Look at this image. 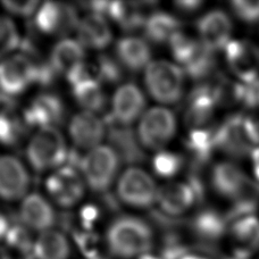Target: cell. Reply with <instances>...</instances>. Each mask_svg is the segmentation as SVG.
Returning <instances> with one entry per match:
<instances>
[{
  "label": "cell",
  "instance_id": "1",
  "mask_svg": "<svg viewBox=\"0 0 259 259\" xmlns=\"http://www.w3.org/2000/svg\"><path fill=\"white\" fill-rule=\"evenodd\" d=\"M105 242L113 258L138 259L151 252L155 246V232L147 221L124 215L110 223Z\"/></svg>",
  "mask_w": 259,
  "mask_h": 259
},
{
  "label": "cell",
  "instance_id": "2",
  "mask_svg": "<svg viewBox=\"0 0 259 259\" xmlns=\"http://www.w3.org/2000/svg\"><path fill=\"white\" fill-rule=\"evenodd\" d=\"M259 147V122L248 115H233L217 127L216 149L242 158Z\"/></svg>",
  "mask_w": 259,
  "mask_h": 259
},
{
  "label": "cell",
  "instance_id": "3",
  "mask_svg": "<svg viewBox=\"0 0 259 259\" xmlns=\"http://www.w3.org/2000/svg\"><path fill=\"white\" fill-rule=\"evenodd\" d=\"M69 151L65 138L57 127H45L36 131L26 146L25 155L35 172L57 169L66 164Z\"/></svg>",
  "mask_w": 259,
  "mask_h": 259
},
{
  "label": "cell",
  "instance_id": "4",
  "mask_svg": "<svg viewBox=\"0 0 259 259\" xmlns=\"http://www.w3.org/2000/svg\"><path fill=\"white\" fill-rule=\"evenodd\" d=\"M186 73L178 64L164 59L152 61L145 69V85L152 99L173 105L182 99Z\"/></svg>",
  "mask_w": 259,
  "mask_h": 259
},
{
  "label": "cell",
  "instance_id": "5",
  "mask_svg": "<svg viewBox=\"0 0 259 259\" xmlns=\"http://www.w3.org/2000/svg\"><path fill=\"white\" fill-rule=\"evenodd\" d=\"M121 159L110 146L101 145L82 157L80 170L83 180L92 191L104 193L109 190L117 177Z\"/></svg>",
  "mask_w": 259,
  "mask_h": 259
},
{
  "label": "cell",
  "instance_id": "6",
  "mask_svg": "<svg viewBox=\"0 0 259 259\" xmlns=\"http://www.w3.org/2000/svg\"><path fill=\"white\" fill-rule=\"evenodd\" d=\"M177 133V118L172 110L156 106L142 115L137 136L142 148L149 150H164Z\"/></svg>",
  "mask_w": 259,
  "mask_h": 259
},
{
  "label": "cell",
  "instance_id": "7",
  "mask_svg": "<svg viewBox=\"0 0 259 259\" xmlns=\"http://www.w3.org/2000/svg\"><path fill=\"white\" fill-rule=\"evenodd\" d=\"M157 191L155 180L145 169L131 166L117 180L116 193L119 200L125 205L148 209L156 203Z\"/></svg>",
  "mask_w": 259,
  "mask_h": 259
},
{
  "label": "cell",
  "instance_id": "8",
  "mask_svg": "<svg viewBox=\"0 0 259 259\" xmlns=\"http://www.w3.org/2000/svg\"><path fill=\"white\" fill-rule=\"evenodd\" d=\"M35 61L24 53L13 54L0 62V92L8 98L35 84Z\"/></svg>",
  "mask_w": 259,
  "mask_h": 259
},
{
  "label": "cell",
  "instance_id": "9",
  "mask_svg": "<svg viewBox=\"0 0 259 259\" xmlns=\"http://www.w3.org/2000/svg\"><path fill=\"white\" fill-rule=\"evenodd\" d=\"M85 186L80 170L68 165L55 169L46 180L47 193L62 208L77 205L84 197Z\"/></svg>",
  "mask_w": 259,
  "mask_h": 259
},
{
  "label": "cell",
  "instance_id": "10",
  "mask_svg": "<svg viewBox=\"0 0 259 259\" xmlns=\"http://www.w3.org/2000/svg\"><path fill=\"white\" fill-rule=\"evenodd\" d=\"M36 29L48 35L66 36L76 31L80 18L77 9L69 4L47 2L41 4L34 18Z\"/></svg>",
  "mask_w": 259,
  "mask_h": 259
},
{
  "label": "cell",
  "instance_id": "11",
  "mask_svg": "<svg viewBox=\"0 0 259 259\" xmlns=\"http://www.w3.org/2000/svg\"><path fill=\"white\" fill-rule=\"evenodd\" d=\"M224 50L231 72L243 84L259 81V48L255 44L247 40H233Z\"/></svg>",
  "mask_w": 259,
  "mask_h": 259
},
{
  "label": "cell",
  "instance_id": "12",
  "mask_svg": "<svg viewBox=\"0 0 259 259\" xmlns=\"http://www.w3.org/2000/svg\"><path fill=\"white\" fill-rule=\"evenodd\" d=\"M146 97L134 83H124L115 91L112 113L108 121L122 126H131L145 114Z\"/></svg>",
  "mask_w": 259,
  "mask_h": 259
},
{
  "label": "cell",
  "instance_id": "13",
  "mask_svg": "<svg viewBox=\"0 0 259 259\" xmlns=\"http://www.w3.org/2000/svg\"><path fill=\"white\" fill-rule=\"evenodd\" d=\"M30 175L20 158L12 155L0 156V199L15 202L27 196Z\"/></svg>",
  "mask_w": 259,
  "mask_h": 259
},
{
  "label": "cell",
  "instance_id": "14",
  "mask_svg": "<svg viewBox=\"0 0 259 259\" xmlns=\"http://www.w3.org/2000/svg\"><path fill=\"white\" fill-rule=\"evenodd\" d=\"M65 117L62 99L52 92L36 96L23 112V121L27 127H57Z\"/></svg>",
  "mask_w": 259,
  "mask_h": 259
},
{
  "label": "cell",
  "instance_id": "15",
  "mask_svg": "<svg viewBox=\"0 0 259 259\" xmlns=\"http://www.w3.org/2000/svg\"><path fill=\"white\" fill-rule=\"evenodd\" d=\"M68 133L74 146L78 149L90 151L101 146L107 130L98 115L83 110L71 118Z\"/></svg>",
  "mask_w": 259,
  "mask_h": 259
},
{
  "label": "cell",
  "instance_id": "16",
  "mask_svg": "<svg viewBox=\"0 0 259 259\" xmlns=\"http://www.w3.org/2000/svg\"><path fill=\"white\" fill-rule=\"evenodd\" d=\"M201 44L210 52H220L230 44L232 23L228 14L220 9L206 13L197 22Z\"/></svg>",
  "mask_w": 259,
  "mask_h": 259
},
{
  "label": "cell",
  "instance_id": "17",
  "mask_svg": "<svg viewBox=\"0 0 259 259\" xmlns=\"http://www.w3.org/2000/svg\"><path fill=\"white\" fill-rule=\"evenodd\" d=\"M199 202L196 191L188 182H168L158 188L156 203L164 215L182 216Z\"/></svg>",
  "mask_w": 259,
  "mask_h": 259
},
{
  "label": "cell",
  "instance_id": "18",
  "mask_svg": "<svg viewBox=\"0 0 259 259\" xmlns=\"http://www.w3.org/2000/svg\"><path fill=\"white\" fill-rule=\"evenodd\" d=\"M57 216L47 199L39 193H30L23 199L20 206V221L30 231L52 230Z\"/></svg>",
  "mask_w": 259,
  "mask_h": 259
},
{
  "label": "cell",
  "instance_id": "19",
  "mask_svg": "<svg viewBox=\"0 0 259 259\" xmlns=\"http://www.w3.org/2000/svg\"><path fill=\"white\" fill-rule=\"evenodd\" d=\"M228 234L232 255L250 258L259 250V220L253 215L233 221Z\"/></svg>",
  "mask_w": 259,
  "mask_h": 259
},
{
  "label": "cell",
  "instance_id": "20",
  "mask_svg": "<svg viewBox=\"0 0 259 259\" xmlns=\"http://www.w3.org/2000/svg\"><path fill=\"white\" fill-rule=\"evenodd\" d=\"M76 34L83 47L94 50L107 48L113 40V31L107 18L96 13H88L80 18Z\"/></svg>",
  "mask_w": 259,
  "mask_h": 259
},
{
  "label": "cell",
  "instance_id": "21",
  "mask_svg": "<svg viewBox=\"0 0 259 259\" xmlns=\"http://www.w3.org/2000/svg\"><path fill=\"white\" fill-rule=\"evenodd\" d=\"M231 222L226 212L214 208H203L198 211L190 222V229L194 237L202 242L212 243L223 238L228 232Z\"/></svg>",
  "mask_w": 259,
  "mask_h": 259
},
{
  "label": "cell",
  "instance_id": "22",
  "mask_svg": "<svg viewBox=\"0 0 259 259\" xmlns=\"http://www.w3.org/2000/svg\"><path fill=\"white\" fill-rule=\"evenodd\" d=\"M108 140L110 147L116 151L121 163L139 164L145 159V152L138 136L131 126H122L108 121Z\"/></svg>",
  "mask_w": 259,
  "mask_h": 259
},
{
  "label": "cell",
  "instance_id": "23",
  "mask_svg": "<svg viewBox=\"0 0 259 259\" xmlns=\"http://www.w3.org/2000/svg\"><path fill=\"white\" fill-rule=\"evenodd\" d=\"M116 58L124 68L132 72L146 69L151 61V49L145 39L124 36L116 44Z\"/></svg>",
  "mask_w": 259,
  "mask_h": 259
},
{
  "label": "cell",
  "instance_id": "24",
  "mask_svg": "<svg viewBox=\"0 0 259 259\" xmlns=\"http://www.w3.org/2000/svg\"><path fill=\"white\" fill-rule=\"evenodd\" d=\"M84 49L77 40L63 38L54 46L49 62L57 74L66 77L68 74L85 64Z\"/></svg>",
  "mask_w": 259,
  "mask_h": 259
},
{
  "label": "cell",
  "instance_id": "25",
  "mask_svg": "<svg viewBox=\"0 0 259 259\" xmlns=\"http://www.w3.org/2000/svg\"><path fill=\"white\" fill-rule=\"evenodd\" d=\"M248 177L238 165L230 161L216 164L211 169L210 183L212 189L220 194L231 200L244 183L248 181Z\"/></svg>",
  "mask_w": 259,
  "mask_h": 259
},
{
  "label": "cell",
  "instance_id": "26",
  "mask_svg": "<svg viewBox=\"0 0 259 259\" xmlns=\"http://www.w3.org/2000/svg\"><path fill=\"white\" fill-rule=\"evenodd\" d=\"M72 244L66 234L57 230H48L39 233L32 247V259H69Z\"/></svg>",
  "mask_w": 259,
  "mask_h": 259
},
{
  "label": "cell",
  "instance_id": "27",
  "mask_svg": "<svg viewBox=\"0 0 259 259\" xmlns=\"http://www.w3.org/2000/svg\"><path fill=\"white\" fill-rule=\"evenodd\" d=\"M182 31V23L172 14L163 11H155L148 16L143 32L151 42L163 45Z\"/></svg>",
  "mask_w": 259,
  "mask_h": 259
},
{
  "label": "cell",
  "instance_id": "28",
  "mask_svg": "<svg viewBox=\"0 0 259 259\" xmlns=\"http://www.w3.org/2000/svg\"><path fill=\"white\" fill-rule=\"evenodd\" d=\"M72 92L74 99L85 112L98 114L106 107V95L95 76L91 75L72 85Z\"/></svg>",
  "mask_w": 259,
  "mask_h": 259
},
{
  "label": "cell",
  "instance_id": "29",
  "mask_svg": "<svg viewBox=\"0 0 259 259\" xmlns=\"http://www.w3.org/2000/svg\"><path fill=\"white\" fill-rule=\"evenodd\" d=\"M214 68V53L207 49L202 44L199 46V48L190 58V61L182 67L184 73L193 78V80H202V78L207 77L210 73H212Z\"/></svg>",
  "mask_w": 259,
  "mask_h": 259
},
{
  "label": "cell",
  "instance_id": "30",
  "mask_svg": "<svg viewBox=\"0 0 259 259\" xmlns=\"http://www.w3.org/2000/svg\"><path fill=\"white\" fill-rule=\"evenodd\" d=\"M25 125L23 118L13 115L9 109L0 110V145L14 147L21 141Z\"/></svg>",
  "mask_w": 259,
  "mask_h": 259
},
{
  "label": "cell",
  "instance_id": "31",
  "mask_svg": "<svg viewBox=\"0 0 259 259\" xmlns=\"http://www.w3.org/2000/svg\"><path fill=\"white\" fill-rule=\"evenodd\" d=\"M4 240L9 250L17 251L18 253L25 256H31L34 239L31 238L30 230L22 223H16L13 225L9 224Z\"/></svg>",
  "mask_w": 259,
  "mask_h": 259
},
{
  "label": "cell",
  "instance_id": "32",
  "mask_svg": "<svg viewBox=\"0 0 259 259\" xmlns=\"http://www.w3.org/2000/svg\"><path fill=\"white\" fill-rule=\"evenodd\" d=\"M124 67L116 57L108 54H101L97 58L96 63V78L100 83L106 84H116L123 78Z\"/></svg>",
  "mask_w": 259,
  "mask_h": 259
},
{
  "label": "cell",
  "instance_id": "33",
  "mask_svg": "<svg viewBox=\"0 0 259 259\" xmlns=\"http://www.w3.org/2000/svg\"><path fill=\"white\" fill-rule=\"evenodd\" d=\"M169 48L175 61L183 67L200 46V40H196L183 31L178 32L169 41Z\"/></svg>",
  "mask_w": 259,
  "mask_h": 259
},
{
  "label": "cell",
  "instance_id": "34",
  "mask_svg": "<svg viewBox=\"0 0 259 259\" xmlns=\"http://www.w3.org/2000/svg\"><path fill=\"white\" fill-rule=\"evenodd\" d=\"M183 157L173 151H157L152 158V168L160 178L168 179L177 175L183 167Z\"/></svg>",
  "mask_w": 259,
  "mask_h": 259
},
{
  "label": "cell",
  "instance_id": "35",
  "mask_svg": "<svg viewBox=\"0 0 259 259\" xmlns=\"http://www.w3.org/2000/svg\"><path fill=\"white\" fill-rule=\"evenodd\" d=\"M21 46V36L11 18L0 15V58L11 56Z\"/></svg>",
  "mask_w": 259,
  "mask_h": 259
},
{
  "label": "cell",
  "instance_id": "36",
  "mask_svg": "<svg viewBox=\"0 0 259 259\" xmlns=\"http://www.w3.org/2000/svg\"><path fill=\"white\" fill-rule=\"evenodd\" d=\"M230 6L239 20L248 24H253L259 21V2L235 0L230 4Z\"/></svg>",
  "mask_w": 259,
  "mask_h": 259
},
{
  "label": "cell",
  "instance_id": "37",
  "mask_svg": "<svg viewBox=\"0 0 259 259\" xmlns=\"http://www.w3.org/2000/svg\"><path fill=\"white\" fill-rule=\"evenodd\" d=\"M39 2L35 0H29V2H14V0H5L2 2V6L9 14L17 17H31L35 15L36 11L40 6Z\"/></svg>",
  "mask_w": 259,
  "mask_h": 259
},
{
  "label": "cell",
  "instance_id": "38",
  "mask_svg": "<svg viewBox=\"0 0 259 259\" xmlns=\"http://www.w3.org/2000/svg\"><path fill=\"white\" fill-rule=\"evenodd\" d=\"M100 216V211L97 207L94 205H87L81 209L80 219L83 226L85 229H91L94 224L98 221Z\"/></svg>",
  "mask_w": 259,
  "mask_h": 259
},
{
  "label": "cell",
  "instance_id": "39",
  "mask_svg": "<svg viewBox=\"0 0 259 259\" xmlns=\"http://www.w3.org/2000/svg\"><path fill=\"white\" fill-rule=\"evenodd\" d=\"M203 5L200 0H181V2H175L174 6L178 11L182 13L190 14L193 12H197Z\"/></svg>",
  "mask_w": 259,
  "mask_h": 259
},
{
  "label": "cell",
  "instance_id": "40",
  "mask_svg": "<svg viewBox=\"0 0 259 259\" xmlns=\"http://www.w3.org/2000/svg\"><path fill=\"white\" fill-rule=\"evenodd\" d=\"M251 160L253 173H255V177L257 179V181L259 182V147L251 152Z\"/></svg>",
  "mask_w": 259,
  "mask_h": 259
},
{
  "label": "cell",
  "instance_id": "41",
  "mask_svg": "<svg viewBox=\"0 0 259 259\" xmlns=\"http://www.w3.org/2000/svg\"><path fill=\"white\" fill-rule=\"evenodd\" d=\"M8 228H9V222L7 220V217L0 211V241L4 240L5 235L7 233Z\"/></svg>",
  "mask_w": 259,
  "mask_h": 259
},
{
  "label": "cell",
  "instance_id": "42",
  "mask_svg": "<svg viewBox=\"0 0 259 259\" xmlns=\"http://www.w3.org/2000/svg\"><path fill=\"white\" fill-rule=\"evenodd\" d=\"M0 259H14L12 251L6 246H0Z\"/></svg>",
  "mask_w": 259,
  "mask_h": 259
},
{
  "label": "cell",
  "instance_id": "43",
  "mask_svg": "<svg viewBox=\"0 0 259 259\" xmlns=\"http://www.w3.org/2000/svg\"><path fill=\"white\" fill-rule=\"evenodd\" d=\"M181 259H209L203 255H198V253H191L189 252L186 256H183Z\"/></svg>",
  "mask_w": 259,
  "mask_h": 259
},
{
  "label": "cell",
  "instance_id": "44",
  "mask_svg": "<svg viewBox=\"0 0 259 259\" xmlns=\"http://www.w3.org/2000/svg\"><path fill=\"white\" fill-rule=\"evenodd\" d=\"M138 259H161L158 255H155V253H147V255H143L141 257H139Z\"/></svg>",
  "mask_w": 259,
  "mask_h": 259
},
{
  "label": "cell",
  "instance_id": "45",
  "mask_svg": "<svg viewBox=\"0 0 259 259\" xmlns=\"http://www.w3.org/2000/svg\"><path fill=\"white\" fill-rule=\"evenodd\" d=\"M224 259H249V258H243V257H238V256L231 255L230 257H225Z\"/></svg>",
  "mask_w": 259,
  "mask_h": 259
},
{
  "label": "cell",
  "instance_id": "46",
  "mask_svg": "<svg viewBox=\"0 0 259 259\" xmlns=\"http://www.w3.org/2000/svg\"><path fill=\"white\" fill-rule=\"evenodd\" d=\"M256 87H257V94H258V101H259V81L256 82Z\"/></svg>",
  "mask_w": 259,
  "mask_h": 259
}]
</instances>
